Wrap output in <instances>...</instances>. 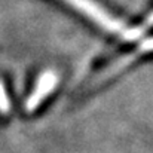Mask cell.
Instances as JSON below:
<instances>
[{
	"label": "cell",
	"mask_w": 153,
	"mask_h": 153,
	"mask_svg": "<svg viewBox=\"0 0 153 153\" xmlns=\"http://www.w3.org/2000/svg\"><path fill=\"white\" fill-rule=\"evenodd\" d=\"M147 24H153V13L149 16V19H147Z\"/></svg>",
	"instance_id": "obj_4"
},
{
	"label": "cell",
	"mask_w": 153,
	"mask_h": 153,
	"mask_svg": "<svg viewBox=\"0 0 153 153\" xmlns=\"http://www.w3.org/2000/svg\"><path fill=\"white\" fill-rule=\"evenodd\" d=\"M9 110H10V102H9V98L4 92V88L0 85V111L7 113Z\"/></svg>",
	"instance_id": "obj_3"
},
{
	"label": "cell",
	"mask_w": 153,
	"mask_h": 153,
	"mask_svg": "<svg viewBox=\"0 0 153 153\" xmlns=\"http://www.w3.org/2000/svg\"><path fill=\"white\" fill-rule=\"evenodd\" d=\"M65 3H68L70 6H73L76 10L82 12L83 15H86L88 18L94 19L97 24H100L102 28L111 31V33H122L125 31L123 24L113 18L108 12H105L98 3H95L94 0H64Z\"/></svg>",
	"instance_id": "obj_1"
},
{
	"label": "cell",
	"mask_w": 153,
	"mask_h": 153,
	"mask_svg": "<svg viewBox=\"0 0 153 153\" xmlns=\"http://www.w3.org/2000/svg\"><path fill=\"white\" fill-rule=\"evenodd\" d=\"M56 76L52 71H46L43 74H40V77L36 82V86L33 88L30 97L25 101V110L27 111H33L39 107V104L43 101L49 94L52 92V89L56 85Z\"/></svg>",
	"instance_id": "obj_2"
}]
</instances>
